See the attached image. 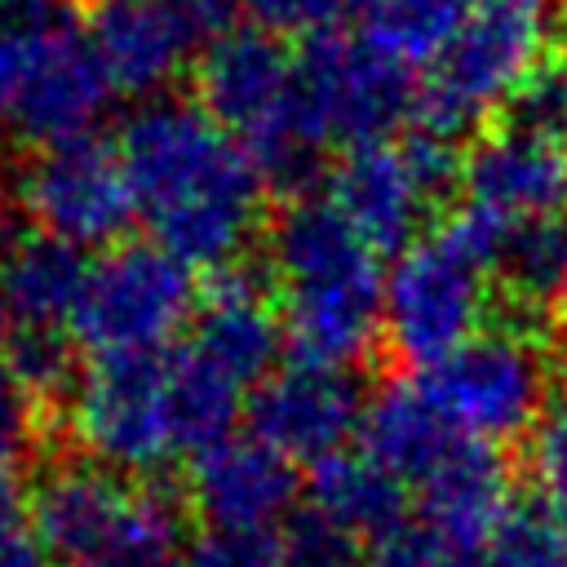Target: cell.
Masks as SVG:
<instances>
[{
  "label": "cell",
  "mask_w": 567,
  "mask_h": 567,
  "mask_svg": "<svg viewBox=\"0 0 567 567\" xmlns=\"http://www.w3.org/2000/svg\"><path fill=\"white\" fill-rule=\"evenodd\" d=\"M452 554H461V549H452L421 514H408L368 540L363 563L368 567H443Z\"/></svg>",
  "instance_id": "cell-33"
},
{
  "label": "cell",
  "mask_w": 567,
  "mask_h": 567,
  "mask_svg": "<svg viewBox=\"0 0 567 567\" xmlns=\"http://www.w3.org/2000/svg\"><path fill=\"white\" fill-rule=\"evenodd\" d=\"M80 18L111 93L159 97L173 84L186 44L155 0H80Z\"/></svg>",
  "instance_id": "cell-18"
},
{
  "label": "cell",
  "mask_w": 567,
  "mask_h": 567,
  "mask_svg": "<svg viewBox=\"0 0 567 567\" xmlns=\"http://www.w3.org/2000/svg\"><path fill=\"white\" fill-rule=\"evenodd\" d=\"M492 279L523 319H540L549 310L558 315L567 306V213L514 221Z\"/></svg>",
  "instance_id": "cell-24"
},
{
  "label": "cell",
  "mask_w": 567,
  "mask_h": 567,
  "mask_svg": "<svg viewBox=\"0 0 567 567\" xmlns=\"http://www.w3.org/2000/svg\"><path fill=\"white\" fill-rule=\"evenodd\" d=\"M456 434L509 443L549 412V359L527 328H483L416 377Z\"/></svg>",
  "instance_id": "cell-3"
},
{
  "label": "cell",
  "mask_w": 567,
  "mask_h": 567,
  "mask_svg": "<svg viewBox=\"0 0 567 567\" xmlns=\"http://www.w3.org/2000/svg\"><path fill=\"white\" fill-rule=\"evenodd\" d=\"M487 270L443 235L416 239L381 279V341L399 363L434 368L483 332Z\"/></svg>",
  "instance_id": "cell-5"
},
{
  "label": "cell",
  "mask_w": 567,
  "mask_h": 567,
  "mask_svg": "<svg viewBox=\"0 0 567 567\" xmlns=\"http://www.w3.org/2000/svg\"><path fill=\"white\" fill-rule=\"evenodd\" d=\"M0 567H49V554L40 549V540L22 527H4L0 532Z\"/></svg>",
  "instance_id": "cell-39"
},
{
  "label": "cell",
  "mask_w": 567,
  "mask_h": 567,
  "mask_svg": "<svg viewBox=\"0 0 567 567\" xmlns=\"http://www.w3.org/2000/svg\"><path fill=\"white\" fill-rule=\"evenodd\" d=\"M399 146H403L408 168H412L421 195L430 199V208H439L443 199H452V190H461V164H465V151H461L452 137L412 128Z\"/></svg>",
  "instance_id": "cell-34"
},
{
  "label": "cell",
  "mask_w": 567,
  "mask_h": 567,
  "mask_svg": "<svg viewBox=\"0 0 567 567\" xmlns=\"http://www.w3.org/2000/svg\"><path fill=\"white\" fill-rule=\"evenodd\" d=\"M443 567H496V558H492L487 545H483V549H461V554H452Z\"/></svg>",
  "instance_id": "cell-41"
},
{
  "label": "cell",
  "mask_w": 567,
  "mask_h": 567,
  "mask_svg": "<svg viewBox=\"0 0 567 567\" xmlns=\"http://www.w3.org/2000/svg\"><path fill=\"white\" fill-rule=\"evenodd\" d=\"M9 195L27 221L75 248L111 244L137 213L120 151L93 133L40 146L18 168Z\"/></svg>",
  "instance_id": "cell-7"
},
{
  "label": "cell",
  "mask_w": 567,
  "mask_h": 567,
  "mask_svg": "<svg viewBox=\"0 0 567 567\" xmlns=\"http://www.w3.org/2000/svg\"><path fill=\"white\" fill-rule=\"evenodd\" d=\"M452 439H456L452 421L439 412V403L425 394L416 377L412 381L394 377L363 403L359 443L403 483H421L430 465L452 447Z\"/></svg>",
  "instance_id": "cell-21"
},
{
  "label": "cell",
  "mask_w": 567,
  "mask_h": 567,
  "mask_svg": "<svg viewBox=\"0 0 567 567\" xmlns=\"http://www.w3.org/2000/svg\"><path fill=\"white\" fill-rule=\"evenodd\" d=\"M195 306L190 266H182L159 244H120L97 266L71 315L75 341L97 354L164 350Z\"/></svg>",
  "instance_id": "cell-6"
},
{
  "label": "cell",
  "mask_w": 567,
  "mask_h": 567,
  "mask_svg": "<svg viewBox=\"0 0 567 567\" xmlns=\"http://www.w3.org/2000/svg\"><path fill=\"white\" fill-rule=\"evenodd\" d=\"M266 284H270V275L261 266H252L248 257L230 261L221 270H208L204 310L186 341L208 363L230 372L239 385L266 381L284 350V328H279V315L270 310Z\"/></svg>",
  "instance_id": "cell-15"
},
{
  "label": "cell",
  "mask_w": 567,
  "mask_h": 567,
  "mask_svg": "<svg viewBox=\"0 0 567 567\" xmlns=\"http://www.w3.org/2000/svg\"><path fill=\"white\" fill-rule=\"evenodd\" d=\"M62 0H0V49L31 40L35 31L58 22Z\"/></svg>",
  "instance_id": "cell-38"
},
{
  "label": "cell",
  "mask_w": 567,
  "mask_h": 567,
  "mask_svg": "<svg viewBox=\"0 0 567 567\" xmlns=\"http://www.w3.org/2000/svg\"><path fill=\"white\" fill-rule=\"evenodd\" d=\"M4 368L13 372V381L27 390V399L44 412H58L71 403L84 368H80V350L75 337L62 323H31V328H13L9 332V350H4Z\"/></svg>",
  "instance_id": "cell-27"
},
{
  "label": "cell",
  "mask_w": 567,
  "mask_h": 567,
  "mask_svg": "<svg viewBox=\"0 0 567 567\" xmlns=\"http://www.w3.org/2000/svg\"><path fill=\"white\" fill-rule=\"evenodd\" d=\"M563 509H554L545 496L540 501H514L501 527L487 540V554L496 567H558L563 554Z\"/></svg>",
  "instance_id": "cell-28"
},
{
  "label": "cell",
  "mask_w": 567,
  "mask_h": 567,
  "mask_svg": "<svg viewBox=\"0 0 567 567\" xmlns=\"http://www.w3.org/2000/svg\"><path fill=\"white\" fill-rule=\"evenodd\" d=\"M527 461H532V474H536L545 501L554 509H567V403H554L536 421L532 443H527Z\"/></svg>",
  "instance_id": "cell-35"
},
{
  "label": "cell",
  "mask_w": 567,
  "mask_h": 567,
  "mask_svg": "<svg viewBox=\"0 0 567 567\" xmlns=\"http://www.w3.org/2000/svg\"><path fill=\"white\" fill-rule=\"evenodd\" d=\"M297 465L252 434H230L199 452L186 470V505L204 527L275 532L297 509Z\"/></svg>",
  "instance_id": "cell-11"
},
{
  "label": "cell",
  "mask_w": 567,
  "mask_h": 567,
  "mask_svg": "<svg viewBox=\"0 0 567 567\" xmlns=\"http://www.w3.org/2000/svg\"><path fill=\"white\" fill-rule=\"evenodd\" d=\"M40 408L0 363V470H27V452L40 434Z\"/></svg>",
  "instance_id": "cell-36"
},
{
  "label": "cell",
  "mask_w": 567,
  "mask_h": 567,
  "mask_svg": "<svg viewBox=\"0 0 567 567\" xmlns=\"http://www.w3.org/2000/svg\"><path fill=\"white\" fill-rule=\"evenodd\" d=\"M4 328H9V315H4V297H0V341H4Z\"/></svg>",
  "instance_id": "cell-43"
},
{
  "label": "cell",
  "mask_w": 567,
  "mask_h": 567,
  "mask_svg": "<svg viewBox=\"0 0 567 567\" xmlns=\"http://www.w3.org/2000/svg\"><path fill=\"white\" fill-rule=\"evenodd\" d=\"M27 509L40 549L80 567L120 536L133 509V487L93 456H58L31 483Z\"/></svg>",
  "instance_id": "cell-12"
},
{
  "label": "cell",
  "mask_w": 567,
  "mask_h": 567,
  "mask_svg": "<svg viewBox=\"0 0 567 567\" xmlns=\"http://www.w3.org/2000/svg\"><path fill=\"white\" fill-rule=\"evenodd\" d=\"M115 151L133 208L164 252L208 270L244 261V248L261 226L266 182L248 151L221 133L199 102L151 97L124 120Z\"/></svg>",
  "instance_id": "cell-1"
},
{
  "label": "cell",
  "mask_w": 567,
  "mask_h": 567,
  "mask_svg": "<svg viewBox=\"0 0 567 567\" xmlns=\"http://www.w3.org/2000/svg\"><path fill=\"white\" fill-rule=\"evenodd\" d=\"M164 9V18L173 22V31L182 35L186 49L195 44H213L221 40L226 31H235V13H239V0H155Z\"/></svg>",
  "instance_id": "cell-37"
},
{
  "label": "cell",
  "mask_w": 567,
  "mask_h": 567,
  "mask_svg": "<svg viewBox=\"0 0 567 567\" xmlns=\"http://www.w3.org/2000/svg\"><path fill=\"white\" fill-rule=\"evenodd\" d=\"M244 412V385L208 363L199 350L182 346L168 354L164 368V425L173 452H208L213 443L235 434V421Z\"/></svg>",
  "instance_id": "cell-22"
},
{
  "label": "cell",
  "mask_w": 567,
  "mask_h": 567,
  "mask_svg": "<svg viewBox=\"0 0 567 567\" xmlns=\"http://www.w3.org/2000/svg\"><path fill=\"white\" fill-rule=\"evenodd\" d=\"M111 97L106 71L97 66L84 31L62 18L13 49V89H9V124L35 142L58 146L71 137H89Z\"/></svg>",
  "instance_id": "cell-9"
},
{
  "label": "cell",
  "mask_w": 567,
  "mask_h": 567,
  "mask_svg": "<svg viewBox=\"0 0 567 567\" xmlns=\"http://www.w3.org/2000/svg\"><path fill=\"white\" fill-rule=\"evenodd\" d=\"M164 350L97 354L84 368L66 412L93 461L111 465L115 474H146L173 456L164 425Z\"/></svg>",
  "instance_id": "cell-8"
},
{
  "label": "cell",
  "mask_w": 567,
  "mask_h": 567,
  "mask_svg": "<svg viewBox=\"0 0 567 567\" xmlns=\"http://www.w3.org/2000/svg\"><path fill=\"white\" fill-rule=\"evenodd\" d=\"M416 492H421L416 514L452 549H483L514 505L509 461L501 456V447L465 434L452 439V447L430 465Z\"/></svg>",
  "instance_id": "cell-16"
},
{
  "label": "cell",
  "mask_w": 567,
  "mask_h": 567,
  "mask_svg": "<svg viewBox=\"0 0 567 567\" xmlns=\"http://www.w3.org/2000/svg\"><path fill=\"white\" fill-rule=\"evenodd\" d=\"M563 151H567V137H563Z\"/></svg>",
  "instance_id": "cell-47"
},
{
  "label": "cell",
  "mask_w": 567,
  "mask_h": 567,
  "mask_svg": "<svg viewBox=\"0 0 567 567\" xmlns=\"http://www.w3.org/2000/svg\"><path fill=\"white\" fill-rule=\"evenodd\" d=\"M297 111L310 137L328 146L390 142L416 115V84L408 66L390 62L363 35H315L297 53Z\"/></svg>",
  "instance_id": "cell-4"
},
{
  "label": "cell",
  "mask_w": 567,
  "mask_h": 567,
  "mask_svg": "<svg viewBox=\"0 0 567 567\" xmlns=\"http://www.w3.org/2000/svg\"><path fill=\"white\" fill-rule=\"evenodd\" d=\"M558 27H563V35H567V0H563V18H558Z\"/></svg>",
  "instance_id": "cell-45"
},
{
  "label": "cell",
  "mask_w": 567,
  "mask_h": 567,
  "mask_svg": "<svg viewBox=\"0 0 567 567\" xmlns=\"http://www.w3.org/2000/svg\"><path fill=\"white\" fill-rule=\"evenodd\" d=\"M350 4H359V9H372V4H377V0H350Z\"/></svg>",
  "instance_id": "cell-46"
},
{
  "label": "cell",
  "mask_w": 567,
  "mask_h": 567,
  "mask_svg": "<svg viewBox=\"0 0 567 567\" xmlns=\"http://www.w3.org/2000/svg\"><path fill=\"white\" fill-rule=\"evenodd\" d=\"M381 270H363L332 284L284 288V346L301 363L350 368L381 341Z\"/></svg>",
  "instance_id": "cell-17"
},
{
  "label": "cell",
  "mask_w": 567,
  "mask_h": 567,
  "mask_svg": "<svg viewBox=\"0 0 567 567\" xmlns=\"http://www.w3.org/2000/svg\"><path fill=\"white\" fill-rule=\"evenodd\" d=\"M465 204L501 217L527 221L558 213L567 204V151L514 124H492L474 137L461 164Z\"/></svg>",
  "instance_id": "cell-13"
},
{
  "label": "cell",
  "mask_w": 567,
  "mask_h": 567,
  "mask_svg": "<svg viewBox=\"0 0 567 567\" xmlns=\"http://www.w3.org/2000/svg\"><path fill=\"white\" fill-rule=\"evenodd\" d=\"M350 0H239V9L252 18L257 31L275 40H315L337 31Z\"/></svg>",
  "instance_id": "cell-32"
},
{
  "label": "cell",
  "mask_w": 567,
  "mask_h": 567,
  "mask_svg": "<svg viewBox=\"0 0 567 567\" xmlns=\"http://www.w3.org/2000/svg\"><path fill=\"white\" fill-rule=\"evenodd\" d=\"M266 261L279 288L332 284L377 270V252L350 230L328 195H297L266 230Z\"/></svg>",
  "instance_id": "cell-19"
},
{
  "label": "cell",
  "mask_w": 567,
  "mask_h": 567,
  "mask_svg": "<svg viewBox=\"0 0 567 567\" xmlns=\"http://www.w3.org/2000/svg\"><path fill=\"white\" fill-rule=\"evenodd\" d=\"M363 403L368 394L346 368L292 359L288 368L257 381V394L248 399V425L252 439L292 465H315L350 447L363 421Z\"/></svg>",
  "instance_id": "cell-10"
},
{
  "label": "cell",
  "mask_w": 567,
  "mask_h": 567,
  "mask_svg": "<svg viewBox=\"0 0 567 567\" xmlns=\"http://www.w3.org/2000/svg\"><path fill=\"white\" fill-rule=\"evenodd\" d=\"M323 195L337 204V213L372 252H394V257L416 244L421 221L430 213V199L421 195L399 142L350 146L337 159V168H328Z\"/></svg>",
  "instance_id": "cell-14"
},
{
  "label": "cell",
  "mask_w": 567,
  "mask_h": 567,
  "mask_svg": "<svg viewBox=\"0 0 567 567\" xmlns=\"http://www.w3.org/2000/svg\"><path fill=\"white\" fill-rule=\"evenodd\" d=\"M554 359H558L563 372H567V306H563L558 319H554Z\"/></svg>",
  "instance_id": "cell-42"
},
{
  "label": "cell",
  "mask_w": 567,
  "mask_h": 567,
  "mask_svg": "<svg viewBox=\"0 0 567 567\" xmlns=\"http://www.w3.org/2000/svg\"><path fill=\"white\" fill-rule=\"evenodd\" d=\"M13 49H18V44L0 49V124L9 120V89H13Z\"/></svg>",
  "instance_id": "cell-40"
},
{
  "label": "cell",
  "mask_w": 567,
  "mask_h": 567,
  "mask_svg": "<svg viewBox=\"0 0 567 567\" xmlns=\"http://www.w3.org/2000/svg\"><path fill=\"white\" fill-rule=\"evenodd\" d=\"M182 567H284L279 532H239V527H204L186 540Z\"/></svg>",
  "instance_id": "cell-31"
},
{
  "label": "cell",
  "mask_w": 567,
  "mask_h": 567,
  "mask_svg": "<svg viewBox=\"0 0 567 567\" xmlns=\"http://www.w3.org/2000/svg\"><path fill=\"white\" fill-rule=\"evenodd\" d=\"M89 284L84 248L44 230H13L0 239V297L13 328L71 323Z\"/></svg>",
  "instance_id": "cell-20"
},
{
  "label": "cell",
  "mask_w": 567,
  "mask_h": 567,
  "mask_svg": "<svg viewBox=\"0 0 567 567\" xmlns=\"http://www.w3.org/2000/svg\"><path fill=\"white\" fill-rule=\"evenodd\" d=\"M182 505L168 487H133V509L120 536L80 567H182Z\"/></svg>",
  "instance_id": "cell-26"
},
{
  "label": "cell",
  "mask_w": 567,
  "mask_h": 567,
  "mask_svg": "<svg viewBox=\"0 0 567 567\" xmlns=\"http://www.w3.org/2000/svg\"><path fill=\"white\" fill-rule=\"evenodd\" d=\"M558 0H474L461 35L416 84V128L439 137L478 133L549 62Z\"/></svg>",
  "instance_id": "cell-2"
},
{
  "label": "cell",
  "mask_w": 567,
  "mask_h": 567,
  "mask_svg": "<svg viewBox=\"0 0 567 567\" xmlns=\"http://www.w3.org/2000/svg\"><path fill=\"white\" fill-rule=\"evenodd\" d=\"M501 115H505V124L527 128V133H536V137L563 146V137H567V62H563V58H549V62L514 93V102H509Z\"/></svg>",
  "instance_id": "cell-30"
},
{
  "label": "cell",
  "mask_w": 567,
  "mask_h": 567,
  "mask_svg": "<svg viewBox=\"0 0 567 567\" xmlns=\"http://www.w3.org/2000/svg\"><path fill=\"white\" fill-rule=\"evenodd\" d=\"M558 567H567V536H563V554H558Z\"/></svg>",
  "instance_id": "cell-44"
},
{
  "label": "cell",
  "mask_w": 567,
  "mask_h": 567,
  "mask_svg": "<svg viewBox=\"0 0 567 567\" xmlns=\"http://www.w3.org/2000/svg\"><path fill=\"white\" fill-rule=\"evenodd\" d=\"M306 492H310V509H319L323 518H332L337 527H346L359 540H372L385 527H394L399 518H408L403 478H394L363 447L359 452L346 447L337 456L315 461Z\"/></svg>",
  "instance_id": "cell-23"
},
{
  "label": "cell",
  "mask_w": 567,
  "mask_h": 567,
  "mask_svg": "<svg viewBox=\"0 0 567 567\" xmlns=\"http://www.w3.org/2000/svg\"><path fill=\"white\" fill-rule=\"evenodd\" d=\"M474 0H377L363 9V40L399 66H434L461 35Z\"/></svg>",
  "instance_id": "cell-25"
},
{
  "label": "cell",
  "mask_w": 567,
  "mask_h": 567,
  "mask_svg": "<svg viewBox=\"0 0 567 567\" xmlns=\"http://www.w3.org/2000/svg\"><path fill=\"white\" fill-rule=\"evenodd\" d=\"M279 558L284 567H363V545L306 505L279 523Z\"/></svg>",
  "instance_id": "cell-29"
}]
</instances>
